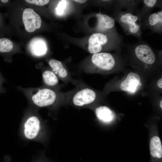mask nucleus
I'll return each mask as SVG.
<instances>
[{
  "mask_svg": "<svg viewBox=\"0 0 162 162\" xmlns=\"http://www.w3.org/2000/svg\"><path fill=\"white\" fill-rule=\"evenodd\" d=\"M17 87L30 102L38 107H48L59 102H65V93L60 90L44 86L37 88Z\"/></svg>",
  "mask_w": 162,
  "mask_h": 162,
  "instance_id": "f257e3e1",
  "label": "nucleus"
},
{
  "mask_svg": "<svg viewBox=\"0 0 162 162\" xmlns=\"http://www.w3.org/2000/svg\"><path fill=\"white\" fill-rule=\"evenodd\" d=\"M122 37L117 31L95 33L89 38L88 50L91 54H96L101 52L105 46L109 50H118L122 46Z\"/></svg>",
  "mask_w": 162,
  "mask_h": 162,
  "instance_id": "f03ea898",
  "label": "nucleus"
},
{
  "mask_svg": "<svg viewBox=\"0 0 162 162\" xmlns=\"http://www.w3.org/2000/svg\"><path fill=\"white\" fill-rule=\"evenodd\" d=\"M116 54L106 52L93 54L91 58V65L84 69L83 71L87 74H107L121 64Z\"/></svg>",
  "mask_w": 162,
  "mask_h": 162,
  "instance_id": "7ed1b4c3",
  "label": "nucleus"
},
{
  "mask_svg": "<svg viewBox=\"0 0 162 162\" xmlns=\"http://www.w3.org/2000/svg\"><path fill=\"white\" fill-rule=\"evenodd\" d=\"M138 39L134 44L125 45L129 53L133 56L135 63L137 62V65H142L145 67L154 65L157 62V58L154 49L141 38Z\"/></svg>",
  "mask_w": 162,
  "mask_h": 162,
  "instance_id": "20e7f679",
  "label": "nucleus"
},
{
  "mask_svg": "<svg viewBox=\"0 0 162 162\" xmlns=\"http://www.w3.org/2000/svg\"><path fill=\"white\" fill-rule=\"evenodd\" d=\"M65 93V102L78 107L88 105L97 98L96 91L86 83L78 82L73 89Z\"/></svg>",
  "mask_w": 162,
  "mask_h": 162,
  "instance_id": "39448f33",
  "label": "nucleus"
},
{
  "mask_svg": "<svg viewBox=\"0 0 162 162\" xmlns=\"http://www.w3.org/2000/svg\"><path fill=\"white\" fill-rule=\"evenodd\" d=\"M113 18L119 24L125 34L141 38V20L138 13L127 10H115Z\"/></svg>",
  "mask_w": 162,
  "mask_h": 162,
  "instance_id": "423d86ee",
  "label": "nucleus"
},
{
  "mask_svg": "<svg viewBox=\"0 0 162 162\" xmlns=\"http://www.w3.org/2000/svg\"><path fill=\"white\" fill-rule=\"evenodd\" d=\"M141 28L148 29L153 33L160 34L162 32V10L151 13L141 21Z\"/></svg>",
  "mask_w": 162,
  "mask_h": 162,
  "instance_id": "0eeeda50",
  "label": "nucleus"
},
{
  "mask_svg": "<svg viewBox=\"0 0 162 162\" xmlns=\"http://www.w3.org/2000/svg\"><path fill=\"white\" fill-rule=\"evenodd\" d=\"M22 18L26 30L32 32L40 28L41 20L39 15L31 8H27L23 12Z\"/></svg>",
  "mask_w": 162,
  "mask_h": 162,
  "instance_id": "6e6552de",
  "label": "nucleus"
},
{
  "mask_svg": "<svg viewBox=\"0 0 162 162\" xmlns=\"http://www.w3.org/2000/svg\"><path fill=\"white\" fill-rule=\"evenodd\" d=\"M48 64L58 79L64 83L71 82L75 85L77 84L79 81L73 79L71 73L64 67L61 62L51 59L49 61Z\"/></svg>",
  "mask_w": 162,
  "mask_h": 162,
  "instance_id": "1a4fd4ad",
  "label": "nucleus"
},
{
  "mask_svg": "<svg viewBox=\"0 0 162 162\" xmlns=\"http://www.w3.org/2000/svg\"><path fill=\"white\" fill-rule=\"evenodd\" d=\"M97 22L95 29L98 32L106 33L117 31L115 21L112 17L105 14L97 13Z\"/></svg>",
  "mask_w": 162,
  "mask_h": 162,
  "instance_id": "9d476101",
  "label": "nucleus"
},
{
  "mask_svg": "<svg viewBox=\"0 0 162 162\" xmlns=\"http://www.w3.org/2000/svg\"><path fill=\"white\" fill-rule=\"evenodd\" d=\"M40 128V122L38 117L32 115L28 117L24 125V133L26 137L29 140L35 138Z\"/></svg>",
  "mask_w": 162,
  "mask_h": 162,
  "instance_id": "9b49d317",
  "label": "nucleus"
},
{
  "mask_svg": "<svg viewBox=\"0 0 162 162\" xmlns=\"http://www.w3.org/2000/svg\"><path fill=\"white\" fill-rule=\"evenodd\" d=\"M140 78L137 74L129 73L125 80L120 84V88L123 91L134 92L140 83Z\"/></svg>",
  "mask_w": 162,
  "mask_h": 162,
  "instance_id": "f8f14e48",
  "label": "nucleus"
},
{
  "mask_svg": "<svg viewBox=\"0 0 162 162\" xmlns=\"http://www.w3.org/2000/svg\"><path fill=\"white\" fill-rule=\"evenodd\" d=\"M42 76L44 86L56 90H60L62 86L59 83V79L52 70L43 71Z\"/></svg>",
  "mask_w": 162,
  "mask_h": 162,
  "instance_id": "ddd939ff",
  "label": "nucleus"
},
{
  "mask_svg": "<svg viewBox=\"0 0 162 162\" xmlns=\"http://www.w3.org/2000/svg\"><path fill=\"white\" fill-rule=\"evenodd\" d=\"M142 2L139 0H115L114 8L115 10L125 9L130 12L138 14L140 9L139 4Z\"/></svg>",
  "mask_w": 162,
  "mask_h": 162,
  "instance_id": "4468645a",
  "label": "nucleus"
},
{
  "mask_svg": "<svg viewBox=\"0 0 162 162\" xmlns=\"http://www.w3.org/2000/svg\"><path fill=\"white\" fill-rule=\"evenodd\" d=\"M142 6L138 14L141 21L151 14L153 10L156 8H162V1L158 0H142Z\"/></svg>",
  "mask_w": 162,
  "mask_h": 162,
  "instance_id": "2eb2a0df",
  "label": "nucleus"
},
{
  "mask_svg": "<svg viewBox=\"0 0 162 162\" xmlns=\"http://www.w3.org/2000/svg\"><path fill=\"white\" fill-rule=\"evenodd\" d=\"M96 115L98 119L104 123L112 121L114 118V115L111 110L106 106H100L95 110Z\"/></svg>",
  "mask_w": 162,
  "mask_h": 162,
  "instance_id": "dca6fc26",
  "label": "nucleus"
},
{
  "mask_svg": "<svg viewBox=\"0 0 162 162\" xmlns=\"http://www.w3.org/2000/svg\"><path fill=\"white\" fill-rule=\"evenodd\" d=\"M151 155L154 158L160 159L162 157V147L160 138L154 136L151 140L150 144Z\"/></svg>",
  "mask_w": 162,
  "mask_h": 162,
  "instance_id": "f3484780",
  "label": "nucleus"
},
{
  "mask_svg": "<svg viewBox=\"0 0 162 162\" xmlns=\"http://www.w3.org/2000/svg\"><path fill=\"white\" fill-rule=\"evenodd\" d=\"M30 47L32 53L36 56H43L46 53L47 51L45 43L40 39H35L32 42Z\"/></svg>",
  "mask_w": 162,
  "mask_h": 162,
  "instance_id": "a211bd4d",
  "label": "nucleus"
},
{
  "mask_svg": "<svg viewBox=\"0 0 162 162\" xmlns=\"http://www.w3.org/2000/svg\"><path fill=\"white\" fill-rule=\"evenodd\" d=\"M13 44L9 39L6 38H0V53L5 54L10 52L13 49Z\"/></svg>",
  "mask_w": 162,
  "mask_h": 162,
  "instance_id": "6ab92c4d",
  "label": "nucleus"
},
{
  "mask_svg": "<svg viewBox=\"0 0 162 162\" xmlns=\"http://www.w3.org/2000/svg\"><path fill=\"white\" fill-rule=\"evenodd\" d=\"M65 1H61L58 5L56 8V12L58 15H61L63 13L66 6Z\"/></svg>",
  "mask_w": 162,
  "mask_h": 162,
  "instance_id": "aec40b11",
  "label": "nucleus"
},
{
  "mask_svg": "<svg viewBox=\"0 0 162 162\" xmlns=\"http://www.w3.org/2000/svg\"><path fill=\"white\" fill-rule=\"evenodd\" d=\"M25 1L28 3L39 6L44 5L48 3L50 1L49 0H26Z\"/></svg>",
  "mask_w": 162,
  "mask_h": 162,
  "instance_id": "412c9836",
  "label": "nucleus"
},
{
  "mask_svg": "<svg viewBox=\"0 0 162 162\" xmlns=\"http://www.w3.org/2000/svg\"><path fill=\"white\" fill-rule=\"evenodd\" d=\"M6 82V80L0 71V94L4 93L6 91V88L3 86V84Z\"/></svg>",
  "mask_w": 162,
  "mask_h": 162,
  "instance_id": "4be33fe9",
  "label": "nucleus"
},
{
  "mask_svg": "<svg viewBox=\"0 0 162 162\" xmlns=\"http://www.w3.org/2000/svg\"><path fill=\"white\" fill-rule=\"evenodd\" d=\"M162 78H160L158 81L157 83V86L160 88H162Z\"/></svg>",
  "mask_w": 162,
  "mask_h": 162,
  "instance_id": "5701e85b",
  "label": "nucleus"
},
{
  "mask_svg": "<svg viewBox=\"0 0 162 162\" xmlns=\"http://www.w3.org/2000/svg\"><path fill=\"white\" fill-rule=\"evenodd\" d=\"M73 1L80 3H83L86 2L87 1L84 0H73Z\"/></svg>",
  "mask_w": 162,
  "mask_h": 162,
  "instance_id": "b1692460",
  "label": "nucleus"
},
{
  "mask_svg": "<svg viewBox=\"0 0 162 162\" xmlns=\"http://www.w3.org/2000/svg\"><path fill=\"white\" fill-rule=\"evenodd\" d=\"M162 100H161L160 101V108L162 109Z\"/></svg>",
  "mask_w": 162,
  "mask_h": 162,
  "instance_id": "393cba45",
  "label": "nucleus"
}]
</instances>
